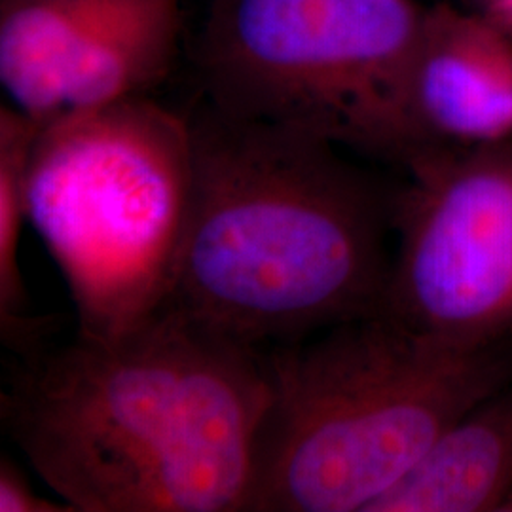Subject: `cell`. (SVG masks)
<instances>
[{
    "mask_svg": "<svg viewBox=\"0 0 512 512\" xmlns=\"http://www.w3.org/2000/svg\"><path fill=\"white\" fill-rule=\"evenodd\" d=\"M490 18L503 25L507 31L512 29V0H488Z\"/></svg>",
    "mask_w": 512,
    "mask_h": 512,
    "instance_id": "cell-12",
    "label": "cell"
},
{
    "mask_svg": "<svg viewBox=\"0 0 512 512\" xmlns=\"http://www.w3.org/2000/svg\"><path fill=\"white\" fill-rule=\"evenodd\" d=\"M0 512H76L63 499L38 494L10 459L0 461Z\"/></svg>",
    "mask_w": 512,
    "mask_h": 512,
    "instance_id": "cell-11",
    "label": "cell"
},
{
    "mask_svg": "<svg viewBox=\"0 0 512 512\" xmlns=\"http://www.w3.org/2000/svg\"><path fill=\"white\" fill-rule=\"evenodd\" d=\"M190 192L188 116L152 97L40 126L27 169L29 222L69 285L80 336L112 338L167 308Z\"/></svg>",
    "mask_w": 512,
    "mask_h": 512,
    "instance_id": "cell-4",
    "label": "cell"
},
{
    "mask_svg": "<svg viewBox=\"0 0 512 512\" xmlns=\"http://www.w3.org/2000/svg\"><path fill=\"white\" fill-rule=\"evenodd\" d=\"M262 355L270 397L249 512H372L454 421L512 380V340L463 348L385 313Z\"/></svg>",
    "mask_w": 512,
    "mask_h": 512,
    "instance_id": "cell-3",
    "label": "cell"
},
{
    "mask_svg": "<svg viewBox=\"0 0 512 512\" xmlns=\"http://www.w3.org/2000/svg\"><path fill=\"white\" fill-rule=\"evenodd\" d=\"M403 167L382 313L463 348L512 340V141L420 147Z\"/></svg>",
    "mask_w": 512,
    "mask_h": 512,
    "instance_id": "cell-6",
    "label": "cell"
},
{
    "mask_svg": "<svg viewBox=\"0 0 512 512\" xmlns=\"http://www.w3.org/2000/svg\"><path fill=\"white\" fill-rule=\"evenodd\" d=\"M188 122L192 192L165 310L253 349L382 313L395 192L304 129L205 99Z\"/></svg>",
    "mask_w": 512,
    "mask_h": 512,
    "instance_id": "cell-2",
    "label": "cell"
},
{
    "mask_svg": "<svg viewBox=\"0 0 512 512\" xmlns=\"http://www.w3.org/2000/svg\"><path fill=\"white\" fill-rule=\"evenodd\" d=\"M423 12L414 0H211L203 99L401 164Z\"/></svg>",
    "mask_w": 512,
    "mask_h": 512,
    "instance_id": "cell-5",
    "label": "cell"
},
{
    "mask_svg": "<svg viewBox=\"0 0 512 512\" xmlns=\"http://www.w3.org/2000/svg\"><path fill=\"white\" fill-rule=\"evenodd\" d=\"M268 397L262 349L164 310L19 357L0 420L76 512H249Z\"/></svg>",
    "mask_w": 512,
    "mask_h": 512,
    "instance_id": "cell-1",
    "label": "cell"
},
{
    "mask_svg": "<svg viewBox=\"0 0 512 512\" xmlns=\"http://www.w3.org/2000/svg\"><path fill=\"white\" fill-rule=\"evenodd\" d=\"M501 512H512V492L509 497H507V501L503 503V507H501Z\"/></svg>",
    "mask_w": 512,
    "mask_h": 512,
    "instance_id": "cell-13",
    "label": "cell"
},
{
    "mask_svg": "<svg viewBox=\"0 0 512 512\" xmlns=\"http://www.w3.org/2000/svg\"><path fill=\"white\" fill-rule=\"evenodd\" d=\"M408 120L412 150L512 141L511 31L490 16L446 4L425 10L408 84Z\"/></svg>",
    "mask_w": 512,
    "mask_h": 512,
    "instance_id": "cell-8",
    "label": "cell"
},
{
    "mask_svg": "<svg viewBox=\"0 0 512 512\" xmlns=\"http://www.w3.org/2000/svg\"><path fill=\"white\" fill-rule=\"evenodd\" d=\"M40 124L14 105L0 109V336L19 357L48 346L52 317L31 311L19 268L27 211V169Z\"/></svg>",
    "mask_w": 512,
    "mask_h": 512,
    "instance_id": "cell-10",
    "label": "cell"
},
{
    "mask_svg": "<svg viewBox=\"0 0 512 512\" xmlns=\"http://www.w3.org/2000/svg\"><path fill=\"white\" fill-rule=\"evenodd\" d=\"M183 0H55L42 19L38 124L150 97L175 67Z\"/></svg>",
    "mask_w": 512,
    "mask_h": 512,
    "instance_id": "cell-7",
    "label": "cell"
},
{
    "mask_svg": "<svg viewBox=\"0 0 512 512\" xmlns=\"http://www.w3.org/2000/svg\"><path fill=\"white\" fill-rule=\"evenodd\" d=\"M512 492V380L454 421L372 512H501Z\"/></svg>",
    "mask_w": 512,
    "mask_h": 512,
    "instance_id": "cell-9",
    "label": "cell"
}]
</instances>
